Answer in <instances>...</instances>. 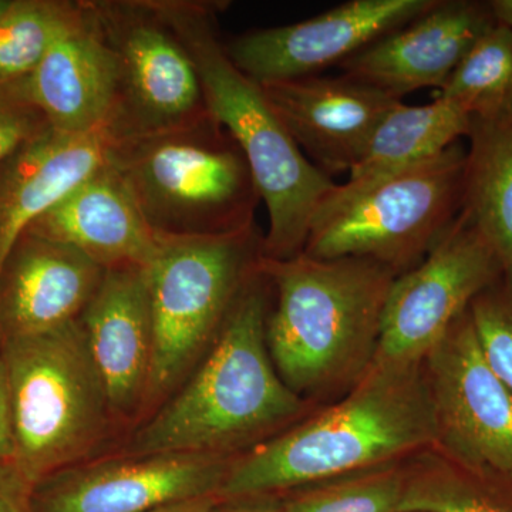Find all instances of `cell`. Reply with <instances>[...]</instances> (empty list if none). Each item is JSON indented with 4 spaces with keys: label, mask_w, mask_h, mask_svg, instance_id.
Here are the masks:
<instances>
[{
    "label": "cell",
    "mask_w": 512,
    "mask_h": 512,
    "mask_svg": "<svg viewBox=\"0 0 512 512\" xmlns=\"http://www.w3.org/2000/svg\"><path fill=\"white\" fill-rule=\"evenodd\" d=\"M269 292L258 264L197 372L134 431L123 456L237 458L319 409L276 372L266 343Z\"/></svg>",
    "instance_id": "6da1fadb"
},
{
    "label": "cell",
    "mask_w": 512,
    "mask_h": 512,
    "mask_svg": "<svg viewBox=\"0 0 512 512\" xmlns=\"http://www.w3.org/2000/svg\"><path fill=\"white\" fill-rule=\"evenodd\" d=\"M436 443L423 363L372 365L348 393L232 461L221 500L268 497L399 463Z\"/></svg>",
    "instance_id": "7a4b0ae2"
},
{
    "label": "cell",
    "mask_w": 512,
    "mask_h": 512,
    "mask_svg": "<svg viewBox=\"0 0 512 512\" xmlns=\"http://www.w3.org/2000/svg\"><path fill=\"white\" fill-rule=\"evenodd\" d=\"M275 295L266 343L276 372L303 400L336 402L375 360L380 326L397 274L366 258L261 256Z\"/></svg>",
    "instance_id": "3957f363"
},
{
    "label": "cell",
    "mask_w": 512,
    "mask_h": 512,
    "mask_svg": "<svg viewBox=\"0 0 512 512\" xmlns=\"http://www.w3.org/2000/svg\"><path fill=\"white\" fill-rule=\"evenodd\" d=\"M158 5L197 67L208 111L247 158L268 211L262 256L301 254L313 214L335 181L305 157L262 87L229 59L215 19L227 3L158 0Z\"/></svg>",
    "instance_id": "277c9868"
},
{
    "label": "cell",
    "mask_w": 512,
    "mask_h": 512,
    "mask_svg": "<svg viewBox=\"0 0 512 512\" xmlns=\"http://www.w3.org/2000/svg\"><path fill=\"white\" fill-rule=\"evenodd\" d=\"M107 164L157 238H207L254 227L261 197L247 158L211 114L150 136L110 141Z\"/></svg>",
    "instance_id": "5b68a950"
},
{
    "label": "cell",
    "mask_w": 512,
    "mask_h": 512,
    "mask_svg": "<svg viewBox=\"0 0 512 512\" xmlns=\"http://www.w3.org/2000/svg\"><path fill=\"white\" fill-rule=\"evenodd\" d=\"M466 147L396 173L336 184L309 224L303 254L366 258L402 275L420 264L463 210Z\"/></svg>",
    "instance_id": "8992f818"
},
{
    "label": "cell",
    "mask_w": 512,
    "mask_h": 512,
    "mask_svg": "<svg viewBox=\"0 0 512 512\" xmlns=\"http://www.w3.org/2000/svg\"><path fill=\"white\" fill-rule=\"evenodd\" d=\"M0 342L15 434L13 467L32 490L89 456L113 416L82 320Z\"/></svg>",
    "instance_id": "52a82bcc"
},
{
    "label": "cell",
    "mask_w": 512,
    "mask_h": 512,
    "mask_svg": "<svg viewBox=\"0 0 512 512\" xmlns=\"http://www.w3.org/2000/svg\"><path fill=\"white\" fill-rule=\"evenodd\" d=\"M157 241L146 266L154 329L146 404L170 399L214 345L259 264L264 234L254 225L222 237Z\"/></svg>",
    "instance_id": "ba28073f"
},
{
    "label": "cell",
    "mask_w": 512,
    "mask_h": 512,
    "mask_svg": "<svg viewBox=\"0 0 512 512\" xmlns=\"http://www.w3.org/2000/svg\"><path fill=\"white\" fill-rule=\"evenodd\" d=\"M116 69L110 141L150 136L208 116L197 67L158 0H89Z\"/></svg>",
    "instance_id": "9c48e42d"
},
{
    "label": "cell",
    "mask_w": 512,
    "mask_h": 512,
    "mask_svg": "<svg viewBox=\"0 0 512 512\" xmlns=\"http://www.w3.org/2000/svg\"><path fill=\"white\" fill-rule=\"evenodd\" d=\"M436 421L434 450L512 493V393L481 352L470 312L423 362Z\"/></svg>",
    "instance_id": "30bf717a"
},
{
    "label": "cell",
    "mask_w": 512,
    "mask_h": 512,
    "mask_svg": "<svg viewBox=\"0 0 512 512\" xmlns=\"http://www.w3.org/2000/svg\"><path fill=\"white\" fill-rule=\"evenodd\" d=\"M503 276L490 242L461 211L426 258L394 279L373 365L423 363L471 302Z\"/></svg>",
    "instance_id": "8fae6325"
},
{
    "label": "cell",
    "mask_w": 512,
    "mask_h": 512,
    "mask_svg": "<svg viewBox=\"0 0 512 512\" xmlns=\"http://www.w3.org/2000/svg\"><path fill=\"white\" fill-rule=\"evenodd\" d=\"M235 458L200 454L111 458L76 464L43 478L30 512H150L218 495Z\"/></svg>",
    "instance_id": "7c38bea8"
},
{
    "label": "cell",
    "mask_w": 512,
    "mask_h": 512,
    "mask_svg": "<svg viewBox=\"0 0 512 512\" xmlns=\"http://www.w3.org/2000/svg\"><path fill=\"white\" fill-rule=\"evenodd\" d=\"M437 0H350L293 25L251 30L224 43L227 55L258 84L318 76L380 37L412 22Z\"/></svg>",
    "instance_id": "4fadbf2b"
},
{
    "label": "cell",
    "mask_w": 512,
    "mask_h": 512,
    "mask_svg": "<svg viewBox=\"0 0 512 512\" xmlns=\"http://www.w3.org/2000/svg\"><path fill=\"white\" fill-rule=\"evenodd\" d=\"M497 23L490 2L437 0L412 22L340 64L343 76L402 100L443 89L480 37Z\"/></svg>",
    "instance_id": "5bb4252c"
},
{
    "label": "cell",
    "mask_w": 512,
    "mask_h": 512,
    "mask_svg": "<svg viewBox=\"0 0 512 512\" xmlns=\"http://www.w3.org/2000/svg\"><path fill=\"white\" fill-rule=\"evenodd\" d=\"M259 86L296 146L330 178L356 167L376 128L403 101L343 74Z\"/></svg>",
    "instance_id": "9a60e30c"
},
{
    "label": "cell",
    "mask_w": 512,
    "mask_h": 512,
    "mask_svg": "<svg viewBox=\"0 0 512 512\" xmlns=\"http://www.w3.org/2000/svg\"><path fill=\"white\" fill-rule=\"evenodd\" d=\"M104 274L103 266L77 249L25 232L0 272V340L76 322Z\"/></svg>",
    "instance_id": "2e32d148"
},
{
    "label": "cell",
    "mask_w": 512,
    "mask_h": 512,
    "mask_svg": "<svg viewBox=\"0 0 512 512\" xmlns=\"http://www.w3.org/2000/svg\"><path fill=\"white\" fill-rule=\"evenodd\" d=\"M111 416H131L146 406L154 329L146 268L107 269L82 318Z\"/></svg>",
    "instance_id": "e0dca14e"
},
{
    "label": "cell",
    "mask_w": 512,
    "mask_h": 512,
    "mask_svg": "<svg viewBox=\"0 0 512 512\" xmlns=\"http://www.w3.org/2000/svg\"><path fill=\"white\" fill-rule=\"evenodd\" d=\"M114 86L113 56L89 0L74 2L62 32L26 79L29 99L52 130L83 136L106 131Z\"/></svg>",
    "instance_id": "ac0fdd59"
},
{
    "label": "cell",
    "mask_w": 512,
    "mask_h": 512,
    "mask_svg": "<svg viewBox=\"0 0 512 512\" xmlns=\"http://www.w3.org/2000/svg\"><path fill=\"white\" fill-rule=\"evenodd\" d=\"M26 232L69 245L106 271L146 268L158 245L127 185L107 161Z\"/></svg>",
    "instance_id": "d6986e66"
},
{
    "label": "cell",
    "mask_w": 512,
    "mask_h": 512,
    "mask_svg": "<svg viewBox=\"0 0 512 512\" xmlns=\"http://www.w3.org/2000/svg\"><path fill=\"white\" fill-rule=\"evenodd\" d=\"M106 131L46 130L0 164V272L30 225L106 163Z\"/></svg>",
    "instance_id": "ffe728a7"
},
{
    "label": "cell",
    "mask_w": 512,
    "mask_h": 512,
    "mask_svg": "<svg viewBox=\"0 0 512 512\" xmlns=\"http://www.w3.org/2000/svg\"><path fill=\"white\" fill-rule=\"evenodd\" d=\"M463 212L487 238L512 282V109L471 117Z\"/></svg>",
    "instance_id": "44dd1931"
},
{
    "label": "cell",
    "mask_w": 512,
    "mask_h": 512,
    "mask_svg": "<svg viewBox=\"0 0 512 512\" xmlns=\"http://www.w3.org/2000/svg\"><path fill=\"white\" fill-rule=\"evenodd\" d=\"M471 117L456 101L437 96L423 106L400 101L379 124L349 180L396 173L444 153L467 137Z\"/></svg>",
    "instance_id": "7402d4cb"
},
{
    "label": "cell",
    "mask_w": 512,
    "mask_h": 512,
    "mask_svg": "<svg viewBox=\"0 0 512 512\" xmlns=\"http://www.w3.org/2000/svg\"><path fill=\"white\" fill-rule=\"evenodd\" d=\"M399 512H512V493L471 476L431 447L407 461Z\"/></svg>",
    "instance_id": "603a6c76"
},
{
    "label": "cell",
    "mask_w": 512,
    "mask_h": 512,
    "mask_svg": "<svg viewBox=\"0 0 512 512\" xmlns=\"http://www.w3.org/2000/svg\"><path fill=\"white\" fill-rule=\"evenodd\" d=\"M439 96L456 101L470 117L512 109V28L497 22L451 74Z\"/></svg>",
    "instance_id": "cb8c5ba5"
},
{
    "label": "cell",
    "mask_w": 512,
    "mask_h": 512,
    "mask_svg": "<svg viewBox=\"0 0 512 512\" xmlns=\"http://www.w3.org/2000/svg\"><path fill=\"white\" fill-rule=\"evenodd\" d=\"M74 2L12 0L0 19V83L26 79L72 15Z\"/></svg>",
    "instance_id": "d4e9b609"
},
{
    "label": "cell",
    "mask_w": 512,
    "mask_h": 512,
    "mask_svg": "<svg viewBox=\"0 0 512 512\" xmlns=\"http://www.w3.org/2000/svg\"><path fill=\"white\" fill-rule=\"evenodd\" d=\"M407 461L372 468L299 488L282 503L284 512H399ZM296 491V490H295Z\"/></svg>",
    "instance_id": "484cf974"
},
{
    "label": "cell",
    "mask_w": 512,
    "mask_h": 512,
    "mask_svg": "<svg viewBox=\"0 0 512 512\" xmlns=\"http://www.w3.org/2000/svg\"><path fill=\"white\" fill-rule=\"evenodd\" d=\"M468 312L485 360L512 393V282L503 276L471 302Z\"/></svg>",
    "instance_id": "4316f807"
},
{
    "label": "cell",
    "mask_w": 512,
    "mask_h": 512,
    "mask_svg": "<svg viewBox=\"0 0 512 512\" xmlns=\"http://www.w3.org/2000/svg\"><path fill=\"white\" fill-rule=\"evenodd\" d=\"M26 79L0 83V164L50 128L29 99Z\"/></svg>",
    "instance_id": "83f0119b"
},
{
    "label": "cell",
    "mask_w": 512,
    "mask_h": 512,
    "mask_svg": "<svg viewBox=\"0 0 512 512\" xmlns=\"http://www.w3.org/2000/svg\"><path fill=\"white\" fill-rule=\"evenodd\" d=\"M29 493L12 463L0 466V512H30Z\"/></svg>",
    "instance_id": "f1b7e54d"
},
{
    "label": "cell",
    "mask_w": 512,
    "mask_h": 512,
    "mask_svg": "<svg viewBox=\"0 0 512 512\" xmlns=\"http://www.w3.org/2000/svg\"><path fill=\"white\" fill-rule=\"evenodd\" d=\"M15 434H13L12 406L5 365L0 359V466L13 464Z\"/></svg>",
    "instance_id": "f546056e"
},
{
    "label": "cell",
    "mask_w": 512,
    "mask_h": 512,
    "mask_svg": "<svg viewBox=\"0 0 512 512\" xmlns=\"http://www.w3.org/2000/svg\"><path fill=\"white\" fill-rule=\"evenodd\" d=\"M220 503L212 508L211 512H284L282 503L268 500L266 497L239 498V500H227L228 503Z\"/></svg>",
    "instance_id": "4dcf8cb0"
},
{
    "label": "cell",
    "mask_w": 512,
    "mask_h": 512,
    "mask_svg": "<svg viewBox=\"0 0 512 512\" xmlns=\"http://www.w3.org/2000/svg\"><path fill=\"white\" fill-rule=\"evenodd\" d=\"M221 498L218 495H207V497L194 498V500L181 501L165 505L150 512H211L212 508L220 503Z\"/></svg>",
    "instance_id": "1f68e13d"
},
{
    "label": "cell",
    "mask_w": 512,
    "mask_h": 512,
    "mask_svg": "<svg viewBox=\"0 0 512 512\" xmlns=\"http://www.w3.org/2000/svg\"><path fill=\"white\" fill-rule=\"evenodd\" d=\"M490 3L497 22L512 28V0H491Z\"/></svg>",
    "instance_id": "d6a6232c"
},
{
    "label": "cell",
    "mask_w": 512,
    "mask_h": 512,
    "mask_svg": "<svg viewBox=\"0 0 512 512\" xmlns=\"http://www.w3.org/2000/svg\"><path fill=\"white\" fill-rule=\"evenodd\" d=\"M10 2H12V0H0V19L3 18V15H5L6 13V10L9 9Z\"/></svg>",
    "instance_id": "836d02e7"
}]
</instances>
